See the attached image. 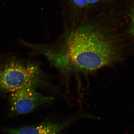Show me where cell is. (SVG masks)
Wrapping results in <instances>:
<instances>
[{
	"instance_id": "1",
	"label": "cell",
	"mask_w": 134,
	"mask_h": 134,
	"mask_svg": "<svg viewBox=\"0 0 134 134\" xmlns=\"http://www.w3.org/2000/svg\"><path fill=\"white\" fill-rule=\"evenodd\" d=\"M122 37L108 24L92 21L70 36L68 56L77 68L92 72L121 61L124 50Z\"/></svg>"
},
{
	"instance_id": "2",
	"label": "cell",
	"mask_w": 134,
	"mask_h": 134,
	"mask_svg": "<svg viewBox=\"0 0 134 134\" xmlns=\"http://www.w3.org/2000/svg\"><path fill=\"white\" fill-rule=\"evenodd\" d=\"M38 67L13 57L0 60V93H11L26 86L35 87L41 82Z\"/></svg>"
},
{
	"instance_id": "3",
	"label": "cell",
	"mask_w": 134,
	"mask_h": 134,
	"mask_svg": "<svg viewBox=\"0 0 134 134\" xmlns=\"http://www.w3.org/2000/svg\"><path fill=\"white\" fill-rule=\"evenodd\" d=\"M53 100L52 97L41 94L32 87L18 88L10 93L8 117H13L29 113L50 103Z\"/></svg>"
},
{
	"instance_id": "4",
	"label": "cell",
	"mask_w": 134,
	"mask_h": 134,
	"mask_svg": "<svg viewBox=\"0 0 134 134\" xmlns=\"http://www.w3.org/2000/svg\"><path fill=\"white\" fill-rule=\"evenodd\" d=\"M83 117H77L61 122L47 121L16 128L5 127L3 130L6 134H60L73 121Z\"/></svg>"
},
{
	"instance_id": "5",
	"label": "cell",
	"mask_w": 134,
	"mask_h": 134,
	"mask_svg": "<svg viewBox=\"0 0 134 134\" xmlns=\"http://www.w3.org/2000/svg\"><path fill=\"white\" fill-rule=\"evenodd\" d=\"M75 7L82 8L88 5V0H70Z\"/></svg>"
},
{
	"instance_id": "6",
	"label": "cell",
	"mask_w": 134,
	"mask_h": 134,
	"mask_svg": "<svg viewBox=\"0 0 134 134\" xmlns=\"http://www.w3.org/2000/svg\"><path fill=\"white\" fill-rule=\"evenodd\" d=\"M130 13L131 25L130 32L134 37V3L132 5Z\"/></svg>"
},
{
	"instance_id": "7",
	"label": "cell",
	"mask_w": 134,
	"mask_h": 134,
	"mask_svg": "<svg viewBox=\"0 0 134 134\" xmlns=\"http://www.w3.org/2000/svg\"><path fill=\"white\" fill-rule=\"evenodd\" d=\"M100 1V0H88V5L94 4Z\"/></svg>"
},
{
	"instance_id": "8",
	"label": "cell",
	"mask_w": 134,
	"mask_h": 134,
	"mask_svg": "<svg viewBox=\"0 0 134 134\" xmlns=\"http://www.w3.org/2000/svg\"><path fill=\"white\" fill-rule=\"evenodd\" d=\"M133 134H134V131L133 133Z\"/></svg>"
}]
</instances>
